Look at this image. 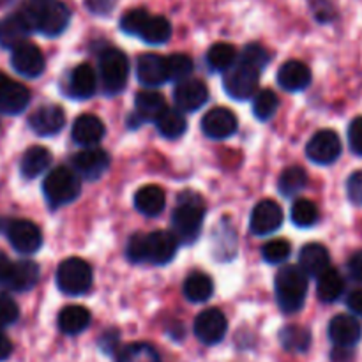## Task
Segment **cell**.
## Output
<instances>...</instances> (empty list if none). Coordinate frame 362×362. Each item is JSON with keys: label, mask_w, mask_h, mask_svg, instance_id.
<instances>
[{"label": "cell", "mask_w": 362, "mask_h": 362, "mask_svg": "<svg viewBox=\"0 0 362 362\" xmlns=\"http://www.w3.org/2000/svg\"><path fill=\"white\" fill-rule=\"evenodd\" d=\"M205 205L198 194L184 193L177 200V207L172 216L173 235L177 243L193 244L198 239L204 226Z\"/></svg>", "instance_id": "1"}, {"label": "cell", "mask_w": 362, "mask_h": 362, "mask_svg": "<svg viewBox=\"0 0 362 362\" xmlns=\"http://www.w3.org/2000/svg\"><path fill=\"white\" fill-rule=\"evenodd\" d=\"M308 296V276L299 265H283L276 274V300L283 313H297Z\"/></svg>", "instance_id": "2"}, {"label": "cell", "mask_w": 362, "mask_h": 362, "mask_svg": "<svg viewBox=\"0 0 362 362\" xmlns=\"http://www.w3.org/2000/svg\"><path fill=\"white\" fill-rule=\"evenodd\" d=\"M42 191H45L46 200L53 209L62 207V205L76 200L78 194H80V177L74 170L67 168V166H57L42 182Z\"/></svg>", "instance_id": "3"}, {"label": "cell", "mask_w": 362, "mask_h": 362, "mask_svg": "<svg viewBox=\"0 0 362 362\" xmlns=\"http://www.w3.org/2000/svg\"><path fill=\"white\" fill-rule=\"evenodd\" d=\"M99 73H101L103 87L110 95H115L126 88L129 76V60L126 53L117 48H110L99 57Z\"/></svg>", "instance_id": "4"}, {"label": "cell", "mask_w": 362, "mask_h": 362, "mask_svg": "<svg viewBox=\"0 0 362 362\" xmlns=\"http://www.w3.org/2000/svg\"><path fill=\"white\" fill-rule=\"evenodd\" d=\"M57 285L66 296H83L92 286V269L81 258H67L57 269Z\"/></svg>", "instance_id": "5"}, {"label": "cell", "mask_w": 362, "mask_h": 362, "mask_svg": "<svg viewBox=\"0 0 362 362\" xmlns=\"http://www.w3.org/2000/svg\"><path fill=\"white\" fill-rule=\"evenodd\" d=\"M225 73V90L230 98L239 99V101H246V99L253 98L258 88L260 69L240 59Z\"/></svg>", "instance_id": "6"}, {"label": "cell", "mask_w": 362, "mask_h": 362, "mask_svg": "<svg viewBox=\"0 0 362 362\" xmlns=\"http://www.w3.org/2000/svg\"><path fill=\"white\" fill-rule=\"evenodd\" d=\"M341 154V140L331 129H322L313 134L306 145V156L317 165H332Z\"/></svg>", "instance_id": "7"}, {"label": "cell", "mask_w": 362, "mask_h": 362, "mask_svg": "<svg viewBox=\"0 0 362 362\" xmlns=\"http://www.w3.org/2000/svg\"><path fill=\"white\" fill-rule=\"evenodd\" d=\"M177 243L175 235L165 230H158L148 235H145L144 247H145V262L144 264L152 265H166L168 262L173 260L177 253Z\"/></svg>", "instance_id": "8"}, {"label": "cell", "mask_w": 362, "mask_h": 362, "mask_svg": "<svg viewBox=\"0 0 362 362\" xmlns=\"http://www.w3.org/2000/svg\"><path fill=\"white\" fill-rule=\"evenodd\" d=\"M194 336L200 339L205 345H218L223 341L226 336V329H228V322L226 317L219 310H205L194 318Z\"/></svg>", "instance_id": "9"}, {"label": "cell", "mask_w": 362, "mask_h": 362, "mask_svg": "<svg viewBox=\"0 0 362 362\" xmlns=\"http://www.w3.org/2000/svg\"><path fill=\"white\" fill-rule=\"evenodd\" d=\"M7 239H9L11 246L23 255H32L39 251L42 244L41 230L27 219H16L7 225Z\"/></svg>", "instance_id": "10"}, {"label": "cell", "mask_w": 362, "mask_h": 362, "mask_svg": "<svg viewBox=\"0 0 362 362\" xmlns=\"http://www.w3.org/2000/svg\"><path fill=\"white\" fill-rule=\"evenodd\" d=\"M11 64H13L14 71L20 73L25 78H37L41 76L45 71V55L41 49L32 42H21L16 48H13V55H11Z\"/></svg>", "instance_id": "11"}, {"label": "cell", "mask_w": 362, "mask_h": 362, "mask_svg": "<svg viewBox=\"0 0 362 362\" xmlns=\"http://www.w3.org/2000/svg\"><path fill=\"white\" fill-rule=\"evenodd\" d=\"M30 103V90L20 81L0 73V112L18 115Z\"/></svg>", "instance_id": "12"}, {"label": "cell", "mask_w": 362, "mask_h": 362, "mask_svg": "<svg viewBox=\"0 0 362 362\" xmlns=\"http://www.w3.org/2000/svg\"><path fill=\"white\" fill-rule=\"evenodd\" d=\"M283 225V211L274 200H262L251 212L250 228L255 235H271Z\"/></svg>", "instance_id": "13"}, {"label": "cell", "mask_w": 362, "mask_h": 362, "mask_svg": "<svg viewBox=\"0 0 362 362\" xmlns=\"http://www.w3.org/2000/svg\"><path fill=\"white\" fill-rule=\"evenodd\" d=\"M237 127L239 124L232 110L221 108V106L209 110L202 119V131L212 140H226L235 133Z\"/></svg>", "instance_id": "14"}, {"label": "cell", "mask_w": 362, "mask_h": 362, "mask_svg": "<svg viewBox=\"0 0 362 362\" xmlns=\"http://www.w3.org/2000/svg\"><path fill=\"white\" fill-rule=\"evenodd\" d=\"M71 11L62 2H49L46 6H37V30L48 37L62 34L69 23Z\"/></svg>", "instance_id": "15"}, {"label": "cell", "mask_w": 362, "mask_h": 362, "mask_svg": "<svg viewBox=\"0 0 362 362\" xmlns=\"http://www.w3.org/2000/svg\"><path fill=\"white\" fill-rule=\"evenodd\" d=\"M110 158L103 148L87 147L85 151L78 152L73 158V168L78 177L87 180H98L103 173L108 170Z\"/></svg>", "instance_id": "16"}, {"label": "cell", "mask_w": 362, "mask_h": 362, "mask_svg": "<svg viewBox=\"0 0 362 362\" xmlns=\"http://www.w3.org/2000/svg\"><path fill=\"white\" fill-rule=\"evenodd\" d=\"M329 338L336 346L352 349L362 338L361 322L350 315H338L329 324Z\"/></svg>", "instance_id": "17"}, {"label": "cell", "mask_w": 362, "mask_h": 362, "mask_svg": "<svg viewBox=\"0 0 362 362\" xmlns=\"http://www.w3.org/2000/svg\"><path fill=\"white\" fill-rule=\"evenodd\" d=\"M173 99L180 112H197L207 103L209 90L204 81L200 80H182L175 87Z\"/></svg>", "instance_id": "18"}, {"label": "cell", "mask_w": 362, "mask_h": 362, "mask_svg": "<svg viewBox=\"0 0 362 362\" xmlns=\"http://www.w3.org/2000/svg\"><path fill=\"white\" fill-rule=\"evenodd\" d=\"M28 124H30L32 131L39 136H53V134L60 133L66 124V117L60 106L46 105L35 110L30 117H28Z\"/></svg>", "instance_id": "19"}, {"label": "cell", "mask_w": 362, "mask_h": 362, "mask_svg": "<svg viewBox=\"0 0 362 362\" xmlns=\"http://www.w3.org/2000/svg\"><path fill=\"white\" fill-rule=\"evenodd\" d=\"M136 78L145 87H158L168 80L166 59L156 53H144L136 60Z\"/></svg>", "instance_id": "20"}, {"label": "cell", "mask_w": 362, "mask_h": 362, "mask_svg": "<svg viewBox=\"0 0 362 362\" xmlns=\"http://www.w3.org/2000/svg\"><path fill=\"white\" fill-rule=\"evenodd\" d=\"M73 138L81 147H95L105 136V124L95 115H81L73 124Z\"/></svg>", "instance_id": "21"}, {"label": "cell", "mask_w": 362, "mask_h": 362, "mask_svg": "<svg viewBox=\"0 0 362 362\" xmlns=\"http://www.w3.org/2000/svg\"><path fill=\"white\" fill-rule=\"evenodd\" d=\"M278 83L288 92L304 90L311 83V71L300 60H288L279 67Z\"/></svg>", "instance_id": "22"}, {"label": "cell", "mask_w": 362, "mask_h": 362, "mask_svg": "<svg viewBox=\"0 0 362 362\" xmlns=\"http://www.w3.org/2000/svg\"><path fill=\"white\" fill-rule=\"evenodd\" d=\"M30 32V25L27 23L21 11L16 14H11V16L4 18L0 21V46L9 49L16 48L18 45L25 42V39H27Z\"/></svg>", "instance_id": "23"}, {"label": "cell", "mask_w": 362, "mask_h": 362, "mask_svg": "<svg viewBox=\"0 0 362 362\" xmlns=\"http://www.w3.org/2000/svg\"><path fill=\"white\" fill-rule=\"evenodd\" d=\"M39 279V265L35 262H13L6 288L11 292H27L34 288Z\"/></svg>", "instance_id": "24"}, {"label": "cell", "mask_w": 362, "mask_h": 362, "mask_svg": "<svg viewBox=\"0 0 362 362\" xmlns=\"http://www.w3.org/2000/svg\"><path fill=\"white\" fill-rule=\"evenodd\" d=\"M329 264H331V257L322 244H308L300 250L299 267L306 272V276H317L318 278L322 272L327 271Z\"/></svg>", "instance_id": "25"}, {"label": "cell", "mask_w": 362, "mask_h": 362, "mask_svg": "<svg viewBox=\"0 0 362 362\" xmlns=\"http://www.w3.org/2000/svg\"><path fill=\"white\" fill-rule=\"evenodd\" d=\"M166 205V194L159 186L148 184V186L140 187L134 194V207L145 216H158L161 214Z\"/></svg>", "instance_id": "26"}, {"label": "cell", "mask_w": 362, "mask_h": 362, "mask_svg": "<svg viewBox=\"0 0 362 362\" xmlns=\"http://www.w3.org/2000/svg\"><path fill=\"white\" fill-rule=\"evenodd\" d=\"M95 73L88 64H80L69 76V94L78 99H88L95 92Z\"/></svg>", "instance_id": "27"}, {"label": "cell", "mask_w": 362, "mask_h": 362, "mask_svg": "<svg viewBox=\"0 0 362 362\" xmlns=\"http://www.w3.org/2000/svg\"><path fill=\"white\" fill-rule=\"evenodd\" d=\"M90 325V311L83 306H66L59 315V329L67 336L83 332Z\"/></svg>", "instance_id": "28"}, {"label": "cell", "mask_w": 362, "mask_h": 362, "mask_svg": "<svg viewBox=\"0 0 362 362\" xmlns=\"http://www.w3.org/2000/svg\"><path fill=\"white\" fill-rule=\"evenodd\" d=\"M52 165V154L45 147H30L23 154L20 163V172L25 179H35Z\"/></svg>", "instance_id": "29"}, {"label": "cell", "mask_w": 362, "mask_h": 362, "mask_svg": "<svg viewBox=\"0 0 362 362\" xmlns=\"http://www.w3.org/2000/svg\"><path fill=\"white\" fill-rule=\"evenodd\" d=\"M343 290H345V279L336 269L329 267L318 276L317 293L322 303H334L341 297Z\"/></svg>", "instance_id": "30"}, {"label": "cell", "mask_w": 362, "mask_h": 362, "mask_svg": "<svg viewBox=\"0 0 362 362\" xmlns=\"http://www.w3.org/2000/svg\"><path fill=\"white\" fill-rule=\"evenodd\" d=\"M156 126H158V131L165 138H170V140H175V138L182 136L186 133V117L182 115L180 110H173L166 106L158 117H156Z\"/></svg>", "instance_id": "31"}, {"label": "cell", "mask_w": 362, "mask_h": 362, "mask_svg": "<svg viewBox=\"0 0 362 362\" xmlns=\"http://www.w3.org/2000/svg\"><path fill=\"white\" fill-rule=\"evenodd\" d=\"M212 292H214V283L204 272H193L184 281V296L191 303H205L211 299Z\"/></svg>", "instance_id": "32"}, {"label": "cell", "mask_w": 362, "mask_h": 362, "mask_svg": "<svg viewBox=\"0 0 362 362\" xmlns=\"http://www.w3.org/2000/svg\"><path fill=\"white\" fill-rule=\"evenodd\" d=\"M138 35L148 45H163L172 35V25L163 16H148Z\"/></svg>", "instance_id": "33"}, {"label": "cell", "mask_w": 362, "mask_h": 362, "mask_svg": "<svg viewBox=\"0 0 362 362\" xmlns=\"http://www.w3.org/2000/svg\"><path fill=\"white\" fill-rule=\"evenodd\" d=\"M134 106H136V115L141 120H156V117L166 108L163 95L152 90L138 92L134 98Z\"/></svg>", "instance_id": "34"}, {"label": "cell", "mask_w": 362, "mask_h": 362, "mask_svg": "<svg viewBox=\"0 0 362 362\" xmlns=\"http://www.w3.org/2000/svg\"><path fill=\"white\" fill-rule=\"evenodd\" d=\"M279 341L288 352H306L310 349L311 334L308 329L299 325H288L279 332Z\"/></svg>", "instance_id": "35"}, {"label": "cell", "mask_w": 362, "mask_h": 362, "mask_svg": "<svg viewBox=\"0 0 362 362\" xmlns=\"http://www.w3.org/2000/svg\"><path fill=\"white\" fill-rule=\"evenodd\" d=\"M237 52L232 45L228 42H218V45L211 46L207 52V64L212 71H221L225 73L226 69L235 64Z\"/></svg>", "instance_id": "36"}, {"label": "cell", "mask_w": 362, "mask_h": 362, "mask_svg": "<svg viewBox=\"0 0 362 362\" xmlns=\"http://www.w3.org/2000/svg\"><path fill=\"white\" fill-rule=\"evenodd\" d=\"M308 184V175L300 166H290L279 175L278 189L283 197H293L299 191H303Z\"/></svg>", "instance_id": "37"}, {"label": "cell", "mask_w": 362, "mask_h": 362, "mask_svg": "<svg viewBox=\"0 0 362 362\" xmlns=\"http://www.w3.org/2000/svg\"><path fill=\"white\" fill-rule=\"evenodd\" d=\"M117 362H161V357L154 346L147 343H133L120 350Z\"/></svg>", "instance_id": "38"}, {"label": "cell", "mask_w": 362, "mask_h": 362, "mask_svg": "<svg viewBox=\"0 0 362 362\" xmlns=\"http://www.w3.org/2000/svg\"><path fill=\"white\" fill-rule=\"evenodd\" d=\"M290 218H292L293 225L300 226V228H308V226H313L318 221V209L311 200L300 198L292 205Z\"/></svg>", "instance_id": "39"}, {"label": "cell", "mask_w": 362, "mask_h": 362, "mask_svg": "<svg viewBox=\"0 0 362 362\" xmlns=\"http://www.w3.org/2000/svg\"><path fill=\"white\" fill-rule=\"evenodd\" d=\"M278 106H279L278 95H276L271 88H265V90L258 92V94L255 95L253 113L257 119L269 120L276 113Z\"/></svg>", "instance_id": "40"}, {"label": "cell", "mask_w": 362, "mask_h": 362, "mask_svg": "<svg viewBox=\"0 0 362 362\" xmlns=\"http://www.w3.org/2000/svg\"><path fill=\"white\" fill-rule=\"evenodd\" d=\"M166 73H168V80H186L193 73V60L182 53H175L166 59Z\"/></svg>", "instance_id": "41"}, {"label": "cell", "mask_w": 362, "mask_h": 362, "mask_svg": "<svg viewBox=\"0 0 362 362\" xmlns=\"http://www.w3.org/2000/svg\"><path fill=\"white\" fill-rule=\"evenodd\" d=\"M292 253V246H290L288 240L285 239H274L269 240L264 247H262V257L269 264H283L286 258Z\"/></svg>", "instance_id": "42"}, {"label": "cell", "mask_w": 362, "mask_h": 362, "mask_svg": "<svg viewBox=\"0 0 362 362\" xmlns=\"http://www.w3.org/2000/svg\"><path fill=\"white\" fill-rule=\"evenodd\" d=\"M147 18L148 14L145 9H131L127 11V13L122 16V20H120V28H122L126 34L138 35L140 34L141 27L145 25V21H147Z\"/></svg>", "instance_id": "43"}, {"label": "cell", "mask_w": 362, "mask_h": 362, "mask_svg": "<svg viewBox=\"0 0 362 362\" xmlns=\"http://www.w3.org/2000/svg\"><path fill=\"white\" fill-rule=\"evenodd\" d=\"M240 59L246 60L247 64L255 66L257 69H262V67H265L269 64V60H271V55H269V52L264 48V46L247 45L246 48H244V53H243V57H240Z\"/></svg>", "instance_id": "44"}, {"label": "cell", "mask_w": 362, "mask_h": 362, "mask_svg": "<svg viewBox=\"0 0 362 362\" xmlns=\"http://www.w3.org/2000/svg\"><path fill=\"white\" fill-rule=\"evenodd\" d=\"M18 317H20L18 304L9 296L0 293V329L13 325L18 320Z\"/></svg>", "instance_id": "45"}, {"label": "cell", "mask_w": 362, "mask_h": 362, "mask_svg": "<svg viewBox=\"0 0 362 362\" xmlns=\"http://www.w3.org/2000/svg\"><path fill=\"white\" fill-rule=\"evenodd\" d=\"M144 239H145V235H141V233H136V235H133L129 240H127L126 255H127V258L133 262V264H144V262H145Z\"/></svg>", "instance_id": "46"}, {"label": "cell", "mask_w": 362, "mask_h": 362, "mask_svg": "<svg viewBox=\"0 0 362 362\" xmlns=\"http://www.w3.org/2000/svg\"><path fill=\"white\" fill-rule=\"evenodd\" d=\"M349 145L354 154L362 156V117L352 120L349 127Z\"/></svg>", "instance_id": "47"}, {"label": "cell", "mask_w": 362, "mask_h": 362, "mask_svg": "<svg viewBox=\"0 0 362 362\" xmlns=\"http://www.w3.org/2000/svg\"><path fill=\"white\" fill-rule=\"evenodd\" d=\"M346 193H349V198L352 204L362 205V172H356L349 177Z\"/></svg>", "instance_id": "48"}, {"label": "cell", "mask_w": 362, "mask_h": 362, "mask_svg": "<svg viewBox=\"0 0 362 362\" xmlns=\"http://www.w3.org/2000/svg\"><path fill=\"white\" fill-rule=\"evenodd\" d=\"M349 272L352 276V279H356L357 283H362V251H357L349 262Z\"/></svg>", "instance_id": "49"}, {"label": "cell", "mask_w": 362, "mask_h": 362, "mask_svg": "<svg viewBox=\"0 0 362 362\" xmlns=\"http://www.w3.org/2000/svg\"><path fill=\"white\" fill-rule=\"evenodd\" d=\"M115 0H87V7L95 14H106L113 9Z\"/></svg>", "instance_id": "50"}, {"label": "cell", "mask_w": 362, "mask_h": 362, "mask_svg": "<svg viewBox=\"0 0 362 362\" xmlns=\"http://www.w3.org/2000/svg\"><path fill=\"white\" fill-rule=\"evenodd\" d=\"M346 306L357 317H362V290H354L349 297H346Z\"/></svg>", "instance_id": "51"}, {"label": "cell", "mask_w": 362, "mask_h": 362, "mask_svg": "<svg viewBox=\"0 0 362 362\" xmlns=\"http://www.w3.org/2000/svg\"><path fill=\"white\" fill-rule=\"evenodd\" d=\"M11 267H13V262L6 257L4 253H0V288H6L7 278H9Z\"/></svg>", "instance_id": "52"}, {"label": "cell", "mask_w": 362, "mask_h": 362, "mask_svg": "<svg viewBox=\"0 0 362 362\" xmlns=\"http://www.w3.org/2000/svg\"><path fill=\"white\" fill-rule=\"evenodd\" d=\"M11 352H13V343H11V339L0 331V362L6 361L7 357L11 356Z\"/></svg>", "instance_id": "53"}, {"label": "cell", "mask_w": 362, "mask_h": 362, "mask_svg": "<svg viewBox=\"0 0 362 362\" xmlns=\"http://www.w3.org/2000/svg\"><path fill=\"white\" fill-rule=\"evenodd\" d=\"M49 2H53V0H32V4H34V6H46V4H49Z\"/></svg>", "instance_id": "54"}]
</instances>
